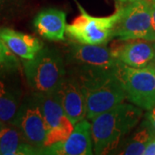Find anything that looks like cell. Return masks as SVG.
Masks as SVG:
<instances>
[{"instance_id": "obj_1", "label": "cell", "mask_w": 155, "mask_h": 155, "mask_svg": "<svg viewBox=\"0 0 155 155\" xmlns=\"http://www.w3.org/2000/svg\"><path fill=\"white\" fill-rule=\"evenodd\" d=\"M70 75L77 80L84 95L88 120H92L126 99L116 69L72 67Z\"/></svg>"}, {"instance_id": "obj_2", "label": "cell", "mask_w": 155, "mask_h": 155, "mask_svg": "<svg viewBox=\"0 0 155 155\" xmlns=\"http://www.w3.org/2000/svg\"><path fill=\"white\" fill-rule=\"evenodd\" d=\"M142 109L133 104H119L93 118L91 134L96 154L114 152L140 122Z\"/></svg>"}, {"instance_id": "obj_3", "label": "cell", "mask_w": 155, "mask_h": 155, "mask_svg": "<svg viewBox=\"0 0 155 155\" xmlns=\"http://www.w3.org/2000/svg\"><path fill=\"white\" fill-rule=\"evenodd\" d=\"M24 73L34 92L44 93L57 91L67 77L66 62L54 48H43L35 58L23 62Z\"/></svg>"}, {"instance_id": "obj_4", "label": "cell", "mask_w": 155, "mask_h": 155, "mask_svg": "<svg viewBox=\"0 0 155 155\" xmlns=\"http://www.w3.org/2000/svg\"><path fill=\"white\" fill-rule=\"evenodd\" d=\"M78 5L81 14L67 25L66 33L78 42L84 44L104 45L114 36L117 22L122 17V7L109 17H92L81 6Z\"/></svg>"}, {"instance_id": "obj_5", "label": "cell", "mask_w": 155, "mask_h": 155, "mask_svg": "<svg viewBox=\"0 0 155 155\" xmlns=\"http://www.w3.org/2000/svg\"><path fill=\"white\" fill-rule=\"evenodd\" d=\"M127 98L139 108L150 110L155 106V73L150 67L134 68L120 62L116 68Z\"/></svg>"}, {"instance_id": "obj_6", "label": "cell", "mask_w": 155, "mask_h": 155, "mask_svg": "<svg viewBox=\"0 0 155 155\" xmlns=\"http://www.w3.org/2000/svg\"><path fill=\"white\" fill-rule=\"evenodd\" d=\"M152 0H138L122 7V17L116 24L114 36L120 41L146 40L155 41L152 28Z\"/></svg>"}, {"instance_id": "obj_7", "label": "cell", "mask_w": 155, "mask_h": 155, "mask_svg": "<svg viewBox=\"0 0 155 155\" xmlns=\"http://www.w3.org/2000/svg\"><path fill=\"white\" fill-rule=\"evenodd\" d=\"M33 97L46 122L47 139L44 148L65 141L72 132L74 125L66 115L58 90L44 93L35 92Z\"/></svg>"}, {"instance_id": "obj_8", "label": "cell", "mask_w": 155, "mask_h": 155, "mask_svg": "<svg viewBox=\"0 0 155 155\" xmlns=\"http://www.w3.org/2000/svg\"><path fill=\"white\" fill-rule=\"evenodd\" d=\"M12 125L16 126L28 143L40 150L42 154L47 139V127L42 113L33 96L20 106Z\"/></svg>"}, {"instance_id": "obj_9", "label": "cell", "mask_w": 155, "mask_h": 155, "mask_svg": "<svg viewBox=\"0 0 155 155\" xmlns=\"http://www.w3.org/2000/svg\"><path fill=\"white\" fill-rule=\"evenodd\" d=\"M66 63L72 67H89L115 70L120 61L113 55L112 51L103 45L73 43L69 48Z\"/></svg>"}, {"instance_id": "obj_10", "label": "cell", "mask_w": 155, "mask_h": 155, "mask_svg": "<svg viewBox=\"0 0 155 155\" xmlns=\"http://www.w3.org/2000/svg\"><path fill=\"white\" fill-rule=\"evenodd\" d=\"M93 152L91 123L84 118L74 125L72 132L65 141L45 147L42 154L90 155Z\"/></svg>"}, {"instance_id": "obj_11", "label": "cell", "mask_w": 155, "mask_h": 155, "mask_svg": "<svg viewBox=\"0 0 155 155\" xmlns=\"http://www.w3.org/2000/svg\"><path fill=\"white\" fill-rule=\"evenodd\" d=\"M66 115L75 125L86 117V101L77 80L69 75L64 78L58 89Z\"/></svg>"}, {"instance_id": "obj_12", "label": "cell", "mask_w": 155, "mask_h": 155, "mask_svg": "<svg viewBox=\"0 0 155 155\" xmlns=\"http://www.w3.org/2000/svg\"><path fill=\"white\" fill-rule=\"evenodd\" d=\"M113 55L127 67L142 68L154 60V45L146 40L127 41V43L111 50Z\"/></svg>"}, {"instance_id": "obj_13", "label": "cell", "mask_w": 155, "mask_h": 155, "mask_svg": "<svg viewBox=\"0 0 155 155\" xmlns=\"http://www.w3.org/2000/svg\"><path fill=\"white\" fill-rule=\"evenodd\" d=\"M34 26L42 37L53 41L65 40L67 31L66 13L58 9H46L34 19Z\"/></svg>"}, {"instance_id": "obj_14", "label": "cell", "mask_w": 155, "mask_h": 155, "mask_svg": "<svg viewBox=\"0 0 155 155\" xmlns=\"http://www.w3.org/2000/svg\"><path fill=\"white\" fill-rule=\"evenodd\" d=\"M0 35L11 52L23 60L33 59L43 48V44L36 37L11 28L1 29Z\"/></svg>"}, {"instance_id": "obj_15", "label": "cell", "mask_w": 155, "mask_h": 155, "mask_svg": "<svg viewBox=\"0 0 155 155\" xmlns=\"http://www.w3.org/2000/svg\"><path fill=\"white\" fill-rule=\"evenodd\" d=\"M0 151L3 155L41 154L30 145L20 130L12 124H5L0 131Z\"/></svg>"}, {"instance_id": "obj_16", "label": "cell", "mask_w": 155, "mask_h": 155, "mask_svg": "<svg viewBox=\"0 0 155 155\" xmlns=\"http://www.w3.org/2000/svg\"><path fill=\"white\" fill-rule=\"evenodd\" d=\"M155 136V131L149 122H143L128 138L119 145L115 153L123 155H142L149 141Z\"/></svg>"}, {"instance_id": "obj_17", "label": "cell", "mask_w": 155, "mask_h": 155, "mask_svg": "<svg viewBox=\"0 0 155 155\" xmlns=\"http://www.w3.org/2000/svg\"><path fill=\"white\" fill-rule=\"evenodd\" d=\"M19 109L16 95L0 81V120L5 124H13Z\"/></svg>"}, {"instance_id": "obj_18", "label": "cell", "mask_w": 155, "mask_h": 155, "mask_svg": "<svg viewBox=\"0 0 155 155\" xmlns=\"http://www.w3.org/2000/svg\"><path fill=\"white\" fill-rule=\"evenodd\" d=\"M17 63V57L7 47L0 35V70L14 69Z\"/></svg>"}, {"instance_id": "obj_19", "label": "cell", "mask_w": 155, "mask_h": 155, "mask_svg": "<svg viewBox=\"0 0 155 155\" xmlns=\"http://www.w3.org/2000/svg\"><path fill=\"white\" fill-rule=\"evenodd\" d=\"M145 155H154L155 154V136L149 141L144 152Z\"/></svg>"}, {"instance_id": "obj_20", "label": "cell", "mask_w": 155, "mask_h": 155, "mask_svg": "<svg viewBox=\"0 0 155 155\" xmlns=\"http://www.w3.org/2000/svg\"><path fill=\"white\" fill-rule=\"evenodd\" d=\"M148 111L149 112L147 114V121L149 122L150 125L155 131V106Z\"/></svg>"}, {"instance_id": "obj_21", "label": "cell", "mask_w": 155, "mask_h": 155, "mask_svg": "<svg viewBox=\"0 0 155 155\" xmlns=\"http://www.w3.org/2000/svg\"><path fill=\"white\" fill-rule=\"evenodd\" d=\"M151 13H152V28L155 36V2L153 1L151 4Z\"/></svg>"}, {"instance_id": "obj_22", "label": "cell", "mask_w": 155, "mask_h": 155, "mask_svg": "<svg viewBox=\"0 0 155 155\" xmlns=\"http://www.w3.org/2000/svg\"><path fill=\"white\" fill-rule=\"evenodd\" d=\"M119 2H122V3H132V2H135V1H138V0H118Z\"/></svg>"}, {"instance_id": "obj_23", "label": "cell", "mask_w": 155, "mask_h": 155, "mask_svg": "<svg viewBox=\"0 0 155 155\" xmlns=\"http://www.w3.org/2000/svg\"><path fill=\"white\" fill-rule=\"evenodd\" d=\"M148 67H151V69H152V70H153V71L155 73V66L154 65H153V64H149V65H148Z\"/></svg>"}, {"instance_id": "obj_24", "label": "cell", "mask_w": 155, "mask_h": 155, "mask_svg": "<svg viewBox=\"0 0 155 155\" xmlns=\"http://www.w3.org/2000/svg\"><path fill=\"white\" fill-rule=\"evenodd\" d=\"M5 124L4 122H3L2 121H1V120H0V131H1V129H2V128L4 127V126H5Z\"/></svg>"}, {"instance_id": "obj_25", "label": "cell", "mask_w": 155, "mask_h": 155, "mask_svg": "<svg viewBox=\"0 0 155 155\" xmlns=\"http://www.w3.org/2000/svg\"><path fill=\"white\" fill-rule=\"evenodd\" d=\"M154 45V49H155V44H153ZM153 61H154V62H155V56H154V60H153Z\"/></svg>"}, {"instance_id": "obj_26", "label": "cell", "mask_w": 155, "mask_h": 155, "mask_svg": "<svg viewBox=\"0 0 155 155\" xmlns=\"http://www.w3.org/2000/svg\"><path fill=\"white\" fill-rule=\"evenodd\" d=\"M152 1H153V2H155V0H152Z\"/></svg>"}, {"instance_id": "obj_27", "label": "cell", "mask_w": 155, "mask_h": 155, "mask_svg": "<svg viewBox=\"0 0 155 155\" xmlns=\"http://www.w3.org/2000/svg\"><path fill=\"white\" fill-rule=\"evenodd\" d=\"M0 154H2V153H1V151H0Z\"/></svg>"}, {"instance_id": "obj_28", "label": "cell", "mask_w": 155, "mask_h": 155, "mask_svg": "<svg viewBox=\"0 0 155 155\" xmlns=\"http://www.w3.org/2000/svg\"><path fill=\"white\" fill-rule=\"evenodd\" d=\"M1 1H2V0H0V2H1Z\"/></svg>"}]
</instances>
